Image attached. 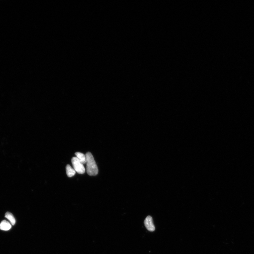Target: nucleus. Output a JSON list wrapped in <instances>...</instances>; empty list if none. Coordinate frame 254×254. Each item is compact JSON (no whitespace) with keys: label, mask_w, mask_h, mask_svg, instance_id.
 <instances>
[{"label":"nucleus","mask_w":254,"mask_h":254,"mask_svg":"<svg viewBox=\"0 0 254 254\" xmlns=\"http://www.w3.org/2000/svg\"><path fill=\"white\" fill-rule=\"evenodd\" d=\"M87 172L90 176H95L98 173V168L92 154L88 152L86 154Z\"/></svg>","instance_id":"nucleus-1"},{"label":"nucleus","mask_w":254,"mask_h":254,"mask_svg":"<svg viewBox=\"0 0 254 254\" xmlns=\"http://www.w3.org/2000/svg\"><path fill=\"white\" fill-rule=\"evenodd\" d=\"M72 162L75 171L80 174H83L84 173L86 170L84 166L77 158L73 157L72 158Z\"/></svg>","instance_id":"nucleus-2"},{"label":"nucleus","mask_w":254,"mask_h":254,"mask_svg":"<svg viewBox=\"0 0 254 254\" xmlns=\"http://www.w3.org/2000/svg\"><path fill=\"white\" fill-rule=\"evenodd\" d=\"M144 224L148 231H153L155 230V227L154 225L152 217L150 216H148L144 221Z\"/></svg>","instance_id":"nucleus-3"},{"label":"nucleus","mask_w":254,"mask_h":254,"mask_svg":"<svg viewBox=\"0 0 254 254\" xmlns=\"http://www.w3.org/2000/svg\"><path fill=\"white\" fill-rule=\"evenodd\" d=\"M11 225L8 221L4 220L0 223V229L3 231H8L11 228Z\"/></svg>","instance_id":"nucleus-4"},{"label":"nucleus","mask_w":254,"mask_h":254,"mask_svg":"<svg viewBox=\"0 0 254 254\" xmlns=\"http://www.w3.org/2000/svg\"><path fill=\"white\" fill-rule=\"evenodd\" d=\"M76 158H78L81 162L83 164L86 163V155L80 152H77L75 154Z\"/></svg>","instance_id":"nucleus-5"},{"label":"nucleus","mask_w":254,"mask_h":254,"mask_svg":"<svg viewBox=\"0 0 254 254\" xmlns=\"http://www.w3.org/2000/svg\"><path fill=\"white\" fill-rule=\"evenodd\" d=\"M66 172L67 176L69 177H72L74 176L75 174H76V172L74 170V168H72L69 164H68L66 166Z\"/></svg>","instance_id":"nucleus-6"},{"label":"nucleus","mask_w":254,"mask_h":254,"mask_svg":"<svg viewBox=\"0 0 254 254\" xmlns=\"http://www.w3.org/2000/svg\"><path fill=\"white\" fill-rule=\"evenodd\" d=\"M5 217L9 220L12 225H14L15 224L16 220L15 218L11 213L7 212L5 215Z\"/></svg>","instance_id":"nucleus-7"}]
</instances>
